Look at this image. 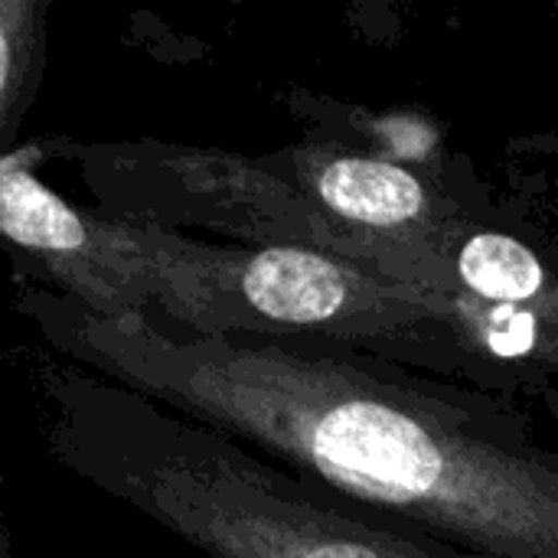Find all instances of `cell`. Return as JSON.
Listing matches in <instances>:
<instances>
[{"label":"cell","instance_id":"cell-1","mask_svg":"<svg viewBox=\"0 0 558 558\" xmlns=\"http://www.w3.org/2000/svg\"><path fill=\"white\" fill-rule=\"evenodd\" d=\"M20 281V278H16ZM46 347L216 428L288 474L461 558H558V451L494 402L383 356L193 337L20 281Z\"/></svg>","mask_w":558,"mask_h":558},{"label":"cell","instance_id":"cell-2","mask_svg":"<svg viewBox=\"0 0 558 558\" xmlns=\"http://www.w3.org/2000/svg\"><path fill=\"white\" fill-rule=\"evenodd\" d=\"M46 448L209 558H461L72 360L36 366Z\"/></svg>","mask_w":558,"mask_h":558},{"label":"cell","instance_id":"cell-3","mask_svg":"<svg viewBox=\"0 0 558 558\" xmlns=\"http://www.w3.org/2000/svg\"><path fill=\"white\" fill-rule=\"evenodd\" d=\"M124 219V216H121ZM150 284V324L193 337H271L373 356H441L477 366L445 298L376 265L304 245H216L131 222Z\"/></svg>","mask_w":558,"mask_h":558},{"label":"cell","instance_id":"cell-4","mask_svg":"<svg viewBox=\"0 0 558 558\" xmlns=\"http://www.w3.org/2000/svg\"><path fill=\"white\" fill-rule=\"evenodd\" d=\"M0 229L16 271L105 317H150V284L128 219L85 213L49 190L23 150L0 163Z\"/></svg>","mask_w":558,"mask_h":558},{"label":"cell","instance_id":"cell-5","mask_svg":"<svg viewBox=\"0 0 558 558\" xmlns=\"http://www.w3.org/2000/svg\"><path fill=\"white\" fill-rule=\"evenodd\" d=\"M291 170L307 206L337 229L389 248L392 275L402 281L425 265L432 242L464 219L418 173L383 157L311 147L291 157Z\"/></svg>","mask_w":558,"mask_h":558},{"label":"cell","instance_id":"cell-6","mask_svg":"<svg viewBox=\"0 0 558 558\" xmlns=\"http://www.w3.org/2000/svg\"><path fill=\"white\" fill-rule=\"evenodd\" d=\"M39 65V7L3 0L0 7V114L3 134L16 131Z\"/></svg>","mask_w":558,"mask_h":558}]
</instances>
